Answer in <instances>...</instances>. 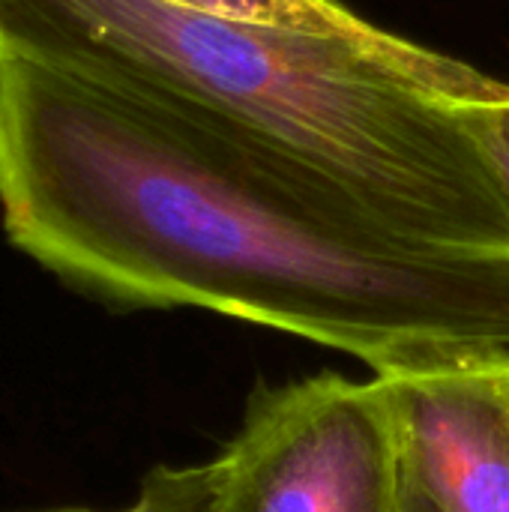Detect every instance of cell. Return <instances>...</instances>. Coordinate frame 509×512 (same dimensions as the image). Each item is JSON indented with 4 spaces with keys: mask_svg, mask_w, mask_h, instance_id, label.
<instances>
[{
    "mask_svg": "<svg viewBox=\"0 0 509 512\" xmlns=\"http://www.w3.org/2000/svg\"><path fill=\"white\" fill-rule=\"evenodd\" d=\"M453 108L509 201V84L486 99H453Z\"/></svg>",
    "mask_w": 509,
    "mask_h": 512,
    "instance_id": "obj_6",
    "label": "cell"
},
{
    "mask_svg": "<svg viewBox=\"0 0 509 512\" xmlns=\"http://www.w3.org/2000/svg\"><path fill=\"white\" fill-rule=\"evenodd\" d=\"M408 474V471H405ZM405 512H441L438 510V504L408 477V483H405Z\"/></svg>",
    "mask_w": 509,
    "mask_h": 512,
    "instance_id": "obj_7",
    "label": "cell"
},
{
    "mask_svg": "<svg viewBox=\"0 0 509 512\" xmlns=\"http://www.w3.org/2000/svg\"><path fill=\"white\" fill-rule=\"evenodd\" d=\"M198 9L237 15V18H255V21H273L303 30H321V33H348V36H372L378 33L375 24L363 21L351 9H345L339 0H177Z\"/></svg>",
    "mask_w": 509,
    "mask_h": 512,
    "instance_id": "obj_5",
    "label": "cell"
},
{
    "mask_svg": "<svg viewBox=\"0 0 509 512\" xmlns=\"http://www.w3.org/2000/svg\"><path fill=\"white\" fill-rule=\"evenodd\" d=\"M390 384L408 477L441 512H509V351H480Z\"/></svg>",
    "mask_w": 509,
    "mask_h": 512,
    "instance_id": "obj_4",
    "label": "cell"
},
{
    "mask_svg": "<svg viewBox=\"0 0 509 512\" xmlns=\"http://www.w3.org/2000/svg\"><path fill=\"white\" fill-rule=\"evenodd\" d=\"M0 219L18 252L117 309H210L375 375L509 351V258L402 240L222 120L9 51Z\"/></svg>",
    "mask_w": 509,
    "mask_h": 512,
    "instance_id": "obj_1",
    "label": "cell"
},
{
    "mask_svg": "<svg viewBox=\"0 0 509 512\" xmlns=\"http://www.w3.org/2000/svg\"><path fill=\"white\" fill-rule=\"evenodd\" d=\"M405 483L390 384L327 372L255 390L213 459L159 465L132 504L105 512H405Z\"/></svg>",
    "mask_w": 509,
    "mask_h": 512,
    "instance_id": "obj_3",
    "label": "cell"
},
{
    "mask_svg": "<svg viewBox=\"0 0 509 512\" xmlns=\"http://www.w3.org/2000/svg\"><path fill=\"white\" fill-rule=\"evenodd\" d=\"M0 51L222 120L390 234L509 258V201L453 99L507 84L387 30L321 33L177 0H0Z\"/></svg>",
    "mask_w": 509,
    "mask_h": 512,
    "instance_id": "obj_2",
    "label": "cell"
}]
</instances>
